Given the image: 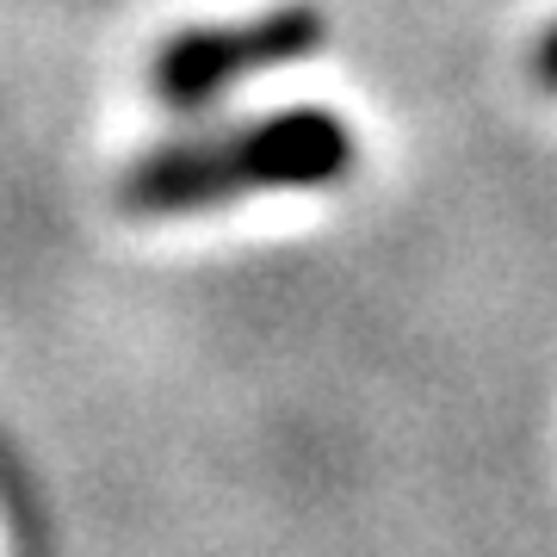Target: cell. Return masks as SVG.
Here are the masks:
<instances>
[{"mask_svg":"<svg viewBox=\"0 0 557 557\" xmlns=\"http://www.w3.org/2000/svg\"><path fill=\"white\" fill-rule=\"evenodd\" d=\"M354 124L329 106H278L230 131L174 137L143 149L119 174V205L137 218H180L211 211L255 193H322L354 174Z\"/></svg>","mask_w":557,"mask_h":557,"instance_id":"6da1fadb","label":"cell"},{"mask_svg":"<svg viewBox=\"0 0 557 557\" xmlns=\"http://www.w3.org/2000/svg\"><path fill=\"white\" fill-rule=\"evenodd\" d=\"M322 44H329V20L317 7H273L242 25H186L156 50L149 87L168 112H205L230 87L267 75V69L310 62Z\"/></svg>","mask_w":557,"mask_h":557,"instance_id":"7a4b0ae2","label":"cell"},{"mask_svg":"<svg viewBox=\"0 0 557 557\" xmlns=\"http://www.w3.org/2000/svg\"><path fill=\"white\" fill-rule=\"evenodd\" d=\"M533 75H539V87L545 94H557V20L539 32V44H533Z\"/></svg>","mask_w":557,"mask_h":557,"instance_id":"3957f363","label":"cell"}]
</instances>
